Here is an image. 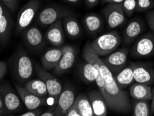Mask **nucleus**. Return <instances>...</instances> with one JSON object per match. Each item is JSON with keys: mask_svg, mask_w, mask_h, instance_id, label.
<instances>
[{"mask_svg": "<svg viewBox=\"0 0 154 116\" xmlns=\"http://www.w3.org/2000/svg\"><path fill=\"white\" fill-rule=\"evenodd\" d=\"M82 57L85 61L95 65L100 72L105 84L103 97L108 109L120 114L131 113L132 111V104L128 93L119 87L112 73L104 64L100 56L94 51L90 42H88L83 47Z\"/></svg>", "mask_w": 154, "mask_h": 116, "instance_id": "f257e3e1", "label": "nucleus"}, {"mask_svg": "<svg viewBox=\"0 0 154 116\" xmlns=\"http://www.w3.org/2000/svg\"><path fill=\"white\" fill-rule=\"evenodd\" d=\"M34 70L32 61L24 50L20 49L14 54L12 60V72L20 85H24L30 80Z\"/></svg>", "mask_w": 154, "mask_h": 116, "instance_id": "f03ea898", "label": "nucleus"}, {"mask_svg": "<svg viewBox=\"0 0 154 116\" xmlns=\"http://www.w3.org/2000/svg\"><path fill=\"white\" fill-rule=\"evenodd\" d=\"M122 42V36L119 31L112 30L99 36L91 42V45L97 55L103 57L118 49Z\"/></svg>", "mask_w": 154, "mask_h": 116, "instance_id": "7ed1b4c3", "label": "nucleus"}, {"mask_svg": "<svg viewBox=\"0 0 154 116\" xmlns=\"http://www.w3.org/2000/svg\"><path fill=\"white\" fill-rule=\"evenodd\" d=\"M72 15L69 8L63 6H50L42 8L36 15V22L42 27H47L59 20Z\"/></svg>", "mask_w": 154, "mask_h": 116, "instance_id": "20e7f679", "label": "nucleus"}, {"mask_svg": "<svg viewBox=\"0 0 154 116\" xmlns=\"http://www.w3.org/2000/svg\"><path fill=\"white\" fill-rule=\"evenodd\" d=\"M108 29H115L125 24L127 22L122 3H108L101 11Z\"/></svg>", "mask_w": 154, "mask_h": 116, "instance_id": "39448f33", "label": "nucleus"}, {"mask_svg": "<svg viewBox=\"0 0 154 116\" xmlns=\"http://www.w3.org/2000/svg\"><path fill=\"white\" fill-rule=\"evenodd\" d=\"M0 93L3 98L7 115L19 113L22 110V102L19 94L11 84L4 82L0 84Z\"/></svg>", "mask_w": 154, "mask_h": 116, "instance_id": "423d86ee", "label": "nucleus"}, {"mask_svg": "<svg viewBox=\"0 0 154 116\" xmlns=\"http://www.w3.org/2000/svg\"><path fill=\"white\" fill-rule=\"evenodd\" d=\"M154 54V33L148 32L139 36L131 49V55L135 58L150 57Z\"/></svg>", "mask_w": 154, "mask_h": 116, "instance_id": "0eeeda50", "label": "nucleus"}, {"mask_svg": "<svg viewBox=\"0 0 154 116\" xmlns=\"http://www.w3.org/2000/svg\"><path fill=\"white\" fill-rule=\"evenodd\" d=\"M40 6L39 0H29L17 14L16 29L18 32L25 30L30 26L38 12Z\"/></svg>", "mask_w": 154, "mask_h": 116, "instance_id": "6e6552de", "label": "nucleus"}, {"mask_svg": "<svg viewBox=\"0 0 154 116\" xmlns=\"http://www.w3.org/2000/svg\"><path fill=\"white\" fill-rule=\"evenodd\" d=\"M129 49L127 47L115 50L108 56L101 57V60L114 75L127 65Z\"/></svg>", "mask_w": 154, "mask_h": 116, "instance_id": "1a4fd4ad", "label": "nucleus"}, {"mask_svg": "<svg viewBox=\"0 0 154 116\" xmlns=\"http://www.w3.org/2000/svg\"><path fill=\"white\" fill-rule=\"evenodd\" d=\"M34 70L38 78L41 79L46 85L48 95L57 103L58 97L63 90L62 84L53 74L49 73L48 70H45L38 63L35 65Z\"/></svg>", "mask_w": 154, "mask_h": 116, "instance_id": "9d476101", "label": "nucleus"}, {"mask_svg": "<svg viewBox=\"0 0 154 116\" xmlns=\"http://www.w3.org/2000/svg\"><path fill=\"white\" fill-rule=\"evenodd\" d=\"M146 29L144 22L141 18L135 17L131 19L124 28L122 39L124 45H131L144 33Z\"/></svg>", "mask_w": 154, "mask_h": 116, "instance_id": "9b49d317", "label": "nucleus"}, {"mask_svg": "<svg viewBox=\"0 0 154 116\" xmlns=\"http://www.w3.org/2000/svg\"><path fill=\"white\" fill-rule=\"evenodd\" d=\"M75 90L72 86H65L58 97L57 103L55 106L56 116L65 115V113L76 99Z\"/></svg>", "mask_w": 154, "mask_h": 116, "instance_id": "f8f14e48", "label": "nucleus"}, {"mask_svg": "<svg viewBox=\"0 0 154 116\" xmlns=\"http://www.w3.org/2000/svg\"><path fill=\"white\" fill-rule=\"evenodd\" d=\"M13 86L19 94L24 105L29 110L40 108L46 105L47 102L44 97L33 94L20 84L13 83Z\"/></svg>", "mask_w": 154, "mask_h": 116, "instance_id": "ddd939ff", "label": "nucleus"}, {"mask_svg": "<svg viewBox=\"0 0 154 116\" xmlns=\"http://www.w3.org/2000/svg\"><path fill=\"white\" fill-rule=\"evenodd\" d=\"M76 57V50L75 47L71 45H66L60 60L53 70L56 75H60L65 73L73 67Z\"/></svg>", "mask_w": 154, "mask_h": 116, "instance_id": "4468645a", "label": "nucleus"}, {"mask_svg": "<svg viewBox=\"0 0 154 116\" xmlns=\"http://www.w3.org/2000/svg\"><path fill=\"white\" fill-rule=\"evenodd\" d=\"M45 38L48 43L54 47L62 46L65 42V31L62 20H57L49 25L45 33Z\"/></svg>", "mask_w": 154, "mask_h": 116, "instance_id": "2eb2a0df", "label": "nucleus"}, {"mask_svg": "<svg viewBox=\"0 0 154 116\" xmlns=\"http://www.w3.org/2000/svg\"><path fill=\"white\" fill-rule=\"evenodd\" d=\"M66 46V45H65ZM65 46L53 47L47 49L40 58L42 66L47 70H53L64 53Z\"/></svg>", "mask_w": 154, "mask_h": 116, "instance_id": "dca6fc26", "label": "nucleus"}, {"mask_svg": "<svg viewBox=\"0 0 154 116\" xmlns=\"http://www.w3.org/2000/svg\"><path fill=\"white\" fill-rule=\"evenodd\" d=\"M134 64V80L135 83L151 85L154 83V69L149 65L140 63Z\"/></svg>", "mask_w": 154, "mask_h": 116, "instance_id": "f3484780", "label": "nucleus"}, {"mask_svg": "<svg viewBox=\"0 0 154 116\" xmlns=\"http://www.w3.org/2000/svg\"><path fill=\"white\" fill-rule=\"evenodd\" d=\"M87 95L91 103L94 116L107 115L108 109L107 104L99 90H90Z\"/></svg>", "mask_w": 154, "mask_h": 116, "instance_id": "a211bd4d", "label": "nucleus"}, {"mask_svg": "<svg viewBox=\"0 0 154 116\" xmlns=\"http://www.w3.org/2000/svg\"><path fill=\"white\" fill-rule=\"evenodd\" d=\"M44 37L41 30L35 26L29 27L24 33V42L31 49L41 48L44 44Z\"/></svg>", "mask_w": 154, "mask_h": 116, "instance_id": "6ab92c4d", "label": "nucleus"}, {"mask_svg": "<svg viewBox=\"0 0 154 116\" xmlns=\"http://www.w3.org/2000/svg\"><path fill=\"white\" fill-rule=\"evenodd\" d=\"M85 30L91 35H95L102 30L104 21L101 15L95 13H88L83 20Z\"/></svg>", "mask_w": 154, "mask_h": 116, "instance_id": "aec40b11", "label": "nucleus"}, {"mask_svg": "<svg viewBox=\"0 0 154 116\" xmlns=\"http://www.w3.org/2000/svg\"><path fill=\"white\" fill-rule=\"evenodd\" d=\"M133 70H134V64L131 63V65H126L117 74L113 75L115 81L121 89H126L135 82Z\"/></svg>", "mask_w": 154, "mask_h": 116, "instance_id": "412c9836", "label": "nucleus"}, {"mask_svg": "<svg viewBox=\"0 0 154 116\" xmlns=\"http://www.w3.org/2000/svg\"><path fill=\"white\" fill-rule=\"evenodd\" d=\"M130 96L133 99L140 100H151L152 89L149 85L134 82L128 87Z\"/></svg>", "mask_w": 154, "mask_h": 116, "instance_id": "4be33fe9", "label": "nucleus"}, {"mask_svg": "<svg viewBox=\"0 0 154 116\" xmlns=\"http://www.w3.org/2000/svg\"><path fill=\"white\" fill-rule=\"evenodd\" d=\"M65 33L71 38H77L82 33V28L78 20L73 16L69 15L62 20Z\"/></svg>", "mask_w": 154, "mask_h": 116, "instance_id": "5701e85b", "label": "nucleus"}, {"mask_svg": "<svg viewBox=\"0 0 154 116\" xmlns=\"http://www.w3.org/2000/svg\"><path fill=\"white\" fill-rule=\"evenodd\" d=\"M79 74L85 83H96L98 70L92 63L84 60L79 65Z\"/></svg>", "mask_w": 154, "mask_h": 116, "instance_id": "b1692460", "label": "nucleus"}, {"mask_svg": "<svg viewBox=\"0 0 154 116\" xmlns=\"http://www.w3.org/2000/svg\"><path fill=\"white\" fill-rule=\"evenodd\" d=\"M27 90L37 96L44 97L48 95L47 86L41 79H30L23 86Z\"/></svg>", "mask_w": 154, "mask_h": 116, "instance_id": "393cba45", "label": "nucleus"}, {"mask_svg": "<svg viewBox=\"0 0 154 116\" xmlns=\"http://www.w3.org/2000/svg\"><path fill=\"white\" fill-rule=\"evenodd\" d=\"M74 103L78 107L81 116H94L91 103L86 94H79L76 97Z\"/></svg>", "mask_w": 154, "mask_h": 116, "instance_id": "a878e982", "label": "nucleus"}, {"mask_svg": "<svg viewBox=\"0 0 154 116\" xmlns=\"http://www.w3.org/2000/svg\"><path fill=\"white\" fill-rule=\"evenodd\" d=\"M133 116H149L151 115L150 100L135 99L131 102Z\"/></svg>", "mask_w": 154, "mask_h": 116, "instance_id": "bb28decb", "label": "nucleus"}, {"mask_svg": "<svg viewBox=\"0 0 154 116\" xmlns=\"http://www.w3.org/2000/svg\"><path fill=\"white\" fill-rule=\"evenodd\" d=\"M12 20L8 13L0 16V41L5 43L10 38Z\"/></svg>", "mask_w": 154, "mask_h": 116, "instance_id": "cd10ccee", "label": "nucleus"}, {"mask_svg": "<svg viewBox=\"0 0 154 116\" xmlns=\"http://www.w3.org/2000/svg\"><path fill=\"white\" fill-rule=\"evenodd\" d=\"M137 0H124L122 2V8L126 16L130 17L135 12Z\"/></svg>", "mask_w": 154, "mask_h": 116, "instance_id": "c85d7f7f", "label": "nucleus"}, {"mask_svg": "<svg viewBox=\"0 0 154 116\" xmlns=\"http://www.w3.org/2000/svg\"><path fill=\"white\" fill-rule=\"evenodd\" d=\"M154 7V0H137L135 11L142 13L151 10Z\"/></svg>", "mask_w": 154, "mask_h": 116, "instance_id": "c756f323", "label": "nucleus"}, {"mask_svg": "<svg viewBox=\"0 0 154 116\" xmlns=\"http://www.w3.org/2000/svg\"><path fill=\"white\" fill-rule=\"evenodd\" d=\"M0 2L11 11H14L17 8L19 0H0Z\"/></svg>", "mask_w": 154, "mask_h": 116, "instance_id": "7c9ffc66", "label": "nucleus"}, {"mask_svg": "<svg viewBox=\"0 0 154 116\" xmlns=\"http://www.w3.org/2000/svg\"><path fill=\"white\" fill-rule=\"evenodd\" d=\"M146 20L149 27L154 33V10H149L146 13Z\"/></svg>", "mask_w": 154, "mask_h": 116, "instance_id": "2f4dec72", "label": "nucleus"}, {"mask_svg": "<svg viewBox=\"0 0 154 116\" xmlns=\"http://www.w3.org/2000/svg\"><path fill=\"white\" fill-rule=\"evenodd\" d=\"M43 111H44V109L42 108L41 107L37 108L35 109H31V110H29L25 113H22L21 116H41L42 113Z\"/></svg>", "mask_w": 154, "mask_h": 116, "instance_id": "473e14b6", "label": "nucleus"}, {"mask_svg": "<svg viewBox=\"0 0 154 116\" xmlns=\"http://www.w3.org/2000/svg\"><path fill=\"white\" fill-rule=\"evenodd\" d=\"M65 116H81L79 108L74 102L67 110L66 113H65Z\"/></svg>", "mask_w": 154, "mask_h": 116, "instance_id": "72a5a7b5", "label": "nucleus"}, {"mask_svg": "<svg viewBox=\"0 0 154 116\" xmlns=\"http://www.w3.org/2000/svg\"><path fill=\"white\" fill-rule=\"evenodd\" d=\"M8 72V65L5 61H0V81Z\"/></svg>", "mask_w": 154, "mask_h": 116, "instance_id": "f704fd0d", "label": "nucleus"}, {"mask_svg": "<svg viewBox=\"0 0 154 116\" xmlns=\"http://www.w3.org/2000/svg\"><path fill=\"white\" fill-rule=\"evenodd\" d=\"M7 113H6V109L4 105V102L3 98H2L1 93H0V116L2 115H6Z\"/></svg>", "mask_w": 154, "mask_h": 116, "instance_id": "c9c22d12", "label": "nucleus"}, {"mask_svg": "<svg viewBox=\"0 0 154 116\" xmlns=\"http://www.w3.org/2000/svg\"><path fill=\"white\" fill-rule=\"evenodd\" d=\"M41 116H56V111L55 107L49 108L47 109L45 111H43Z\"/></svg>", "mask_w": 154, "mask_h": 116, "instance_id": "e433bc0d", "label": "nucleus"}, {"mask_svg": "<svg viewBox=\"0 0 154 116\" xmlns=\"http://www.w3.org/2000/svg\"><path fill=\"white\" fill-rule=\"evenodd\" d=\"M99 0H85V5L88 8H93L98 5Z\"/></svg>", "mask_w": 154, "mask_h": 116, "instance_id": "4c0bfd02", "label": "nucleus"}, {"mask_svg": "<svg viewBox=\"0 0 154 116\" xmlns=\"http://www.w3.org/2000/svg\"><path fill=\"white\" fill-rule=\"evenodd\" d=\"M124 0H101L102 4H108V3H122Z\"/></svg>", "mask_w": 154, "mask_h": 116, "instance_id": "58836bf2", "label": "nucleus"}, {"mask_svg": "<svg viewBox=\"0 0 154 116\" xmlns=\"http://www.w3.org/2000/svg\"><path fill=\"white\" fill-rule=\"evenodd\" d=\"M153 92V96L152 99L151 100V115L154 114V88L152 90Z\"/></svg>", "mask_w": 154, "mask_h": 116, "instance_id": "ea45409f", "label": "nucleus"}, {"mask_svg": "<svg viewBox=\"0 0 154 116\" xmlns=\"http://www.w3.org/2000/svg\"><path fill=\"white\" fill-rule=\"evenodd\" d=\"M8 12L6 11L4 8L3 7V6H2V4L1 2H0V16H2V15H3L4 14H6V13H7Z\"/></svg>", "mask_w": 154, "mask_h": 116, "instance_id": "a19ab883", "label": "nucleus"}, {"mask_svg": "<svg viewBox=\"0 0 154 116\" xmlns=\"http://www.w3.org/2000/svg\"><path fill=\"white\" fill-rule=\"evenodd\" d=\"M65 2H67V3H69V4H78L79 2H80L81 0H64Z\"/></svg>", "mask_w": 154, "mask_h": 116, "instance_id": "79ce46f5", "label": "nucleus"}]
</instances>
